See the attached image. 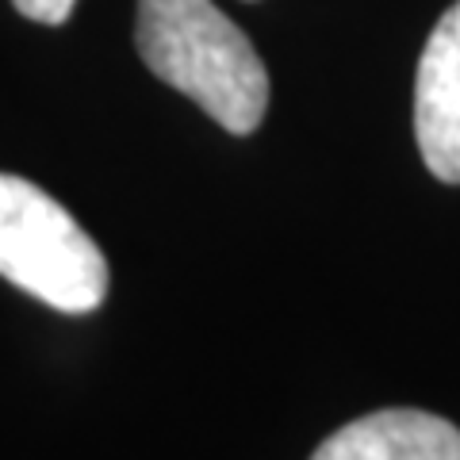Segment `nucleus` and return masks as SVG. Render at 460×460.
Returning a JSON list of instances; mask_svg holds the SVG:
<instances>
[{
	"mask_svg": "<svg viewBox=\"0 0 460 460\" xmlns=\"http://www.w3.org/2000/svg\"><path fill=\"white\" fill-rule=\"evenodd\" d=\"M135 47L157 81L196 100L223 131L250 135L265 119V62L215 0H138Z\"/></svg>",
	"mask_w": 460,
	"mask_h": 460,
	"instance_id": "nucleus-1",
	"label": "nucleus"
},
{
	"mask_svg": "<svg viewBox=\"0 0 460 460\" xmlns=\"http://www.w3.org/2000/svg\"><path fill=\"white\" fill-rule=\"evenodd\" d=\"M0 277L62 314H89L108 296V261L50 192L0 172Z\"/></svg>",
	"mask_w": 460,
	"mask_h": 460,
	"instance_id": "nucleus-2",
	"label": "nucleus"
},
{
	"mask_svg": "<svg viewBox=\"0 0 460 460\" xmlns=\"http://www.w3.org/2000/svg\"><path fill=\"white\" fill-rule=\"evenodd\" d=\"M414 138L445 184H460V0L438 20L414 74Z\"/></svg>",
	"mask_w": 460,
	"mask_h": 460,
	"instance_id": "nucleus-3",
	"label": "nucleus"
},
{
	"mask_svg": "<svg viewBox=\"0 0 460 460\" xmlns=\"http://www.w3.org/2000/svg\"><path fill=\"white\" fill-rule=\"evenodd\" d=\"M311 460H460V429L429 411L392 407L334 429Z\"/></svg>",
	"mask_w": 460,
	"mask_h": 460,
	"instance_id": "nucleus-4",
	"label": "nucleus"
},
{
	"mask_svg": "<svg viewBox=\"0 0 460 460\" xmlns=\"http://www.w3.org/2000/svg\"><path fill=\"white\" fill-rule=\"evenodd\" d=\"M20 16L35 20V23H47V27H58L69 20V12L77 8V0H12Z\"/></svg>",
	"mask_w": 460,
	"mask_h": 460,
	"instance_id": "nucleus-5",
	"label": "nucleus"
}]
</instances>
